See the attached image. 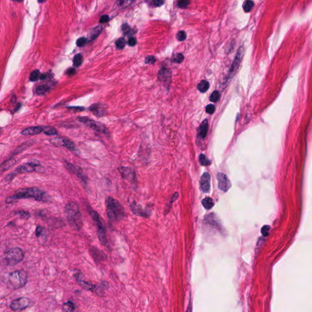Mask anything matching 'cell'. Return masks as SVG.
<instances>
[{"instance_id":"7a4b0ae2","label":"cell","mask_w":312,"mask_h":312,"mask_svg":"<svg viewBox=\"0 0 312 312\" xmlns=\"http://www.w3.org/2000/svg\"><path fill=\"white\" fill-rule=\"evenodd\" d=\"M106 205L107 215L111 223L118 222L124 218L125 209L118 200L109 196L106 199Z\"/></svg>"},{"instance_id":"2e32d148","label":"cell","mask_w":312,"mask_h":312,"mask_svg":"<svg viewBox=\"0 0 312 312\" xmlns=\"http://www.w3.org/2000/svg\"><path fill=\"white\" fill-rule=\"evenodd\" d=\"M90 253L96 263L104 261L107 259V255L105 253L95 247H91L90 248Z\"/></svg>"},{"instance_id":"8fae6325","label":"cell","mask_w":312,"mask_h":312,"mask_svg":"<svg viewBox=\"0 0 312 312\" xmlns=\"http://www.w3.org/2000/svg\"><path fill=\"white\" fill-rule=\"evenodd\" d=\"M118 169L124 179L130 182L131 183H135L136 182V174L135 171L132 168L126 167H119Z\"/></svg>"},{"instance_id":"bcb514c9","label":"cell","mask_w":312,"mask_h":312,"mask_svg":"<svg viewBox=\"0 0 312 312\" xmlns=\"http://www.w3.org/2000/svg\"><path fill=\"white\" fill-rule=\"evenodd\" d=\"M110 20V18L108 15H102L100 19V22L101 23H107Z\"/></svg>"},{"instance_id":"f5cc1de1","label":"cell","mask_w":312,"mask_h":312,"mask_svg":"<svg viewBox=\"0 0 312 312\" xmlns=\"http://www.w3.org/2000/svg\"><path fill=\"white\" fill-rule=\"evenodd\" d=\"M192 305H191V303H189V305H188V307L187 308V312H192Z\"/></svg>"},{"instance_id":"52a82bcc","label":"cell","mask_w":312,"mask_h":312,"mask_svg":"<svg viewBox=\"0 0 312 312\" xmlns=\"http://www.w3.org/2000/svg\"><path fill=\"white\" fill-rule=\"evenodd\" d=\"M78 120L81 121V123H84L85 125H86L90 127L91 129H92L97 132H99L101 133H102L105 135H109V132L107 128L105 125H104L102 123H100L98 121H96L93 120L89 119L87 117H79Z\"/></svg>"},{"instance_id":"74e56055","label":"cell","mask_w":312,"mask_h":312,"mask_svg":"<svg viewBox=\"0 0 312 312\" xmlns=\"http://www.w3.org/2000/svg\"><path fill=\"white\" fill-rule=\"evenodd\" d=\"M132 3V1H118L116 2V5H117L118 8H126Z\"/></svg>"},{"instance_id":"d6986e66","label":"cell","mask_w":312,"mask_h":312,"mask_svg":"<svg viewBox=\"0 0 312 312\" xmlns=\"http://www.w3.org/2000/svg\"><path fill=\"white\" fill-rule=\"evenodd\" d=\"M44 132V128L43 127L40 126H36V127H31L27 128L26 129H24L21 134L23 136H34L37 135L42 132Z\"/></svg>"},{"instance_id":"9a60e30c","label":"cell","mask_w":312,"mask_h":312,"mask_svg":"<svg viewBox=\"0 0 312 312\" xmlns=\"http://www.w3.org/2000/svg\"><path fill=\"white\" fill-rule=\"evenodd\" d=\"M200 188L204 193H209L210 188V176L208 173H204L200 179Z\"/></svg>"},{"instance_id":"8d00e7d4","label":"cell","mask_w":312,"mask_h":312,"mask_svg":"<svg viewBox=\"0 0 312 312\" xmlns=\"http://www.w3.org/2000/svg\"><path fill=\"white\" fill-rule=\"evenodd\" d=\"M116 46L118 49H123L126 46V41L123 38L118 39L117 41L115 42Z\"/></svg>"},{"instance_id":"db71d44e","label":"cell","mask_w":312,"mask_h":312,"mask_svg":"<svg viewBox=\"0 0 312 312\" xmlns=\"http://www.w3.org/2000/svg\"><path fill=\"white\" fill-rule=\"evenodd\" d=\"M46 75L45 74H42V75H40V79H42V80H44V79H46Z\"/></svg>"},{"instance_id":"d590c367","label":"cell","mask_w":312,"mask_h":312,"mask_svg":"<svg viewBox=\"0 0 312 312\" xmlns=\"http://www.w3.org/2000/svg\"><path fill=\"white\" fill-rule=\"evenodd\" d=\"M219 97H220V94L219 93V91L217 90H215L211 94L210 96V100L212 102H216L219 100Z\"/></svg>"},{"instance_id":"cb8c5ba5","label":"cell","mask_w":312,"mask_h":312,"mask_svg":"<svg viewBox=\"0 0 312 312\" xmlns=\"http://www.w3.org/2000/svg\"><path fill=\"white\" fill-rule=\"evenodd\" d=\"M102 27L101 25L98 26L94 28L93 29H92V30H91L90 33L89 35V40H92L96 39L97 37L99 35V34L101 33V32L102 31Z\"/></svg>"},{"instance_id":"ab89813d","label":"cell","mask_w":312,"mask_h":312,"mask_svg":"<svg viewBox=\"0 0 312 312\" xmlns=\"http://www.w3.org/2000/svg\"><path fill=\"white\" fill-rule=\"evenodd\" d=\"M270 230V226L265 225L262 227L261 229V233L264 237H267L269 235Z\"/></svg>"},{"instance_id":"6da1fadb","label":"cell","mask_w":312,"mask_h":312,"mask_svg":"<svg viewBox=\"0 0 312 312\" xmlns=\"http://www.w3.org/2000/svg\"><path fill=\"white\" fill-rule=\"evenodd\" d=\"M65 213L70 228L76 231L80 230L82 228L83 221L78 204L75 202H70L65 206Z\"/></svg>"},{"instance_id":"7c38bea8","label":"cell","mask_w":312,"mask_h":312,"mask_svg":"<svg viewBox=\"0 0 312 312\" xmlns=\"http://www.w3.org/2000/svg\"><path fill=\"white\" fill-rule=\"evenodd\" d=\"M64 165H65V167L68 169L70 172L75 174L79 179H81V181L85 184H87V177L84 174V172L81 168L75 166V165L66 160L64 161Z\"/></svg>"},{"instance_id":"9c48e42d","label":"cell","mask_w":312,"mask_h":312,"mask_svg":"<svg viewBox=\"0 0 312 312\" xmlns=\"http://www.w3.org/2000/svg\"><path fill=\"white\" fill-rule=\"evenodd\" d=\"M51 143L57 147H65L72 152H76V146L71 140L64 137H54L50 140Z\"/></svg>"},{"instance_id":"7bdbcfd3","label":"cell","mask_w":312,"mask_h":312,"mask_svg":"<svg viewBox=\"0 0 312 312\" xmlns=\"http://www.w3.org/2000/svg\"><path fill=\"white\" fill-rule=\"evenodd\" d=\"M215 106L213 105V104H209L205 108L206 112L208 113H210V114L213 113V112H215Z\"/></svg>"},{"instance_id":"f35d334b","label":"cell","mask_w":312,"mask_h":312,"mask_svg":"<svg viewBox=\"0 0 312 312\" xmlns=\"http://www.w3.org/2000/svg\"><path fill=\"white\" fill-rule=\"evenodd\" d=\"M176 38L179 41H183L185 40L187 38V34L185 31L183 30H181L176 35Z\"/></svg>"},{"instance_id":"e575fe53","label":"cell","mask_w":312,"mask_h":312,"mask_svg":"<svg viewBox=\"0 0 312 312\" xmlns=\"http://www.w3.org/2000/svg\"><path fill=\"white\" fill-rule=\"evenodd\" d=\"M199 162L201 164L203 165V166H207V165H209L210 164V161L208 160L206 156L203 154L199 156Z\"/></svg>"},{"instance_id":"60d3db41","label":"cell","mask_w":312,"mask_h":312,"mask_svg":"<svg viewBox=\"0 0 312 312\" xmlns=\"http://www.w3.org/2000/svg\"><path fill=\"white\" fill-rule=\"evenodd\" d=\"M156 62V59L153 56H148L145 58V62L147 64H154Z\"/></svg>"},{"instance_id":"836d02e7","label":"cell","mask_w":312,"mask_h":312,"mask_svg":"<svg viewBox=\"0 0 312 312\" xmlns=\"http://www.w3.org/2000/svg\"><path fill=\"white\" fill-rule=\"evenodd\" d=\"M254 2L252 1H246L243 4V9L244 12H249L254 6Z\"/></svg>"},{"instance_id":"603a6c76","label":"cell","mask_w":312,"mask_h":312,"mask_svg":"<svg viewBox=\"0 0 312 312\" xmlns=\"http://www.w3.org/2000/svg\"><path fill=\"white\" fill-rule=\"evenodd\" d=\"M158 77L160 81H167L171 77V71L167 68H163L158 71Z\"/></svg>"},{"instance_id":"5bb4252c","label":"cell","mask_w":312,"mask_h":312,"mask_svg":"<svg viewBox=\"0 0 312 312\" xmlns=\"http://www.w3.org/2000/svg\"><path fill=\"white\" fill-rule=\"evenodd\" d=\"M217 180L218 182V188L224 192H226L230 188L231 184L227 176L223 173L217 174Z\"/></svg>"},{"instance_id":"d4e9b609","label":"cell","mask_w":312,"mask_h":312,"mask_svg":"<svg viewBox=\"0 0 312 312\" xmlns=\"http://www.w3.org/2000/svg\"><path fill=\"white\" fill-rule=\"evenodd\" d=\"M202 204H203L204 207L207 210L211 209L214 205L213 199L210 197H207L203 199V201H202Z\"/></svg>"},{"instance_id":"ffe728a7","label":"cell","mask_w":312,"mask_h":312,"mask_svg":"<svg viewBox=\"0 0 312 312\" xmlns=\"http://www.w3.org/2000/svg\"><path fill=\"white\" fill-rule=\"evenodd\" d=\"M15 159L12 158L0 164V175L11 168L15 163Z\"/></svg>"},{"instance_id":"4dcf8cb0","label":"cell","mask_w":312,"mask_h":312,"mask_svg":"<svg viewBox=\"0 0 312 312\" xmlns=\"http://www.w3.org/2000/svg\"><path fill=\"white\" fill-rule=\"evenodd\" d=\"M82 56L81 54H77L75 56L73 59V64L76 67H79L81 66L82 63Z\"/></svg>"},{"instance_id":"ac0fdd59","label":"cell","mask_w":312,"mask_h":312,"mask_svg":"<svg viewBox=\"0 0 312 312\" xmlns=\"http://www.w3.org/2000/svg\"><path fill=\"white\" fill-rule=\"evenodd\" d=\"M243 47H241L240 48L239 50H238L236 57L233 62V64H232L231 66V68L230 69V72L229 74V76H230L232 77L234 75V73L235 72L236 70L237 69L238 65H240V63L243 57Z\"/></svg>"},{"instance_id":"e0dca14e","label":"cell","mask_w":312,"mask_h":312,"mask_svg":"<svg viewBox=\"0 0 312 312\" xmlns=\"http://www.w3.org/2000/svg\"><path fill=\"white\" fill-rule=\"evenodd\" d=\"M75 277L76 280H77V282L80 284V285L83 288L91 291H95V290L98 288L97 286L95 285L91 284H89V282H85L81 273L76 274L75 275Z\"/></svg>"},{"instance_id":"7402d4cb","label":"cell","mask_w":312,"mask_h":312,"mask_svg":"<svg viewBox=\"0 0 312 312\" xmlns=\"http://www.w3.org/2000/svg\"><path fill=\"white\" fill-rule=\"evenodd\" d=\"M207 131H208V122L207 120H205L202 122V123L199 126V130H198L199 137L202 140H204L207 136Z\"/></svg>"},{"instance_id":"f1b7e54d","label":"cell","mask_w":312,"mask_h":312,"mask_svg":"<svg viewBox=\"0 0 312 312\" xmlns=\"http://www.w3.org/2000/svg\"><path fill=\"white\" fill-rule=\"evenodd\" d=\"M44 128V132L48 136H54L57 135L58 133L56 129L52 127H43Z\"/></svg>"},{"instance_id":"f907efd6","label":"cell","mask_w":312,"mask_h":312,"mask_svg":"<svg viewBox=\"0 0 312 312\" xmlns=\"http://www.w3.org/2000/svg\"><path fill=\"white\" fill-rule=\"evenodd\" d=\"M16 213L18 214L19 215H21V216L23 215V216H24V217H27V218H28L30 216L29 213H28L26 212H21V211L16 212Z\"/></svg>"},{"instance_id":"1f68e13d","label":"cell","mask_w":312,"mask_h":312,"mask_svg":"<svg viewBox=\"0 0 312 312\" xmlns=\"http://www.w3.org/2000/svg\"><path fill=\"white\" fill-rule=\"evenodd\" d=\"M40 71L39 70H35L34 71H33L31 74H30V81H36L39 80V79H40Z\"/></svg>"},{"instance_id":"c3c4849f","label":"cell","mask_w":312,"mask_h":312,"mask_svg":"<svg viewBox=\"0 0 312 312\" xmlns=\"http://www.w3.org/2000/svg\"><path fill=\"white\" fill-rule=\"evenodd\" d=\"M122 30H123V32L125 34H127L128 33H129V31H130V28H129V26L127 25V24H124L123 25V26H122Z\"/></svg>"},{"instance_id":"30bf717a","label":"cell","mask_w":312,"mask_h":312,"mask_svg":"<svg viewBox=\"0 0 312 312\" xmlns=\"http://www.w3.org/2000/svg\"><path fill=\"white\" fill-rule=\"evenodd\" d=\"M131 210L136 216L148 218L151 215V210L148 209V208L143 209L141 205L137 204L136 201H133L131 204Z\"/></svg>"},{"instance_id":"681fc988","label":"cell","mask_w":312,"mask_h":312,"mask_svg":"<svg viewBox=\"0 0 312 312\" xmlns=\"http://www.w3.org/2000/svg\"><path fill=\"white\" fill-rule=\"evenodd\" d=\"M164 3L163 1H161V0H156V1H152V4H154V6H161Z\"/></svg>"},{"instance_id":"83f0119b","label":"cell","mask_w":312,"mask_h":312,"mask_svg":"<svg viewBox=\"0 0 312 312\" xmlns=\"http://www.w3.org/2000/svg\"><path fill=\"white\" fill-rule=\"evenodd\" d=\"M178 196H179V194L177 192H176L173 195L172 198H171L170 201L169 203H168V205L166 207V208H165V215H167V213H169L171 208V205H172V204L173 203V202L175 201L177 198H178Z\"/></svg>"},{"instance_id":"816d5d0a","label":"cell","mask_w":312,"mask_h":312,"mask_svg":"<svg viewBox=\"0 0 312 312\" xmlns=\"http://www.w3.org/2000/svg\"><path fill=\"white\" fill-rule=\"evenodd\" d=\"M67 75H73L76 73V70L74 68H70L66 71Z\"/></svg>"},{"instance_id":"d6a6232c","label":"cell","mask_w":312,"mask_h":312,"mask_svg":"<svg viewBox=\"0 0 312 312\" xmlns=\"http://www.w3.org/2000/svg\"><path fill=\"white\" fill-rule=\"evenodd\" d=\"M183 59H184V57H183V56L182 54L177 53V54H175L174 55H173V56L172 61L174 63L180 64V63H181L182 62Z\"/></svg>"},{"instance_id":"3957f363","label":"cell","mask_w":312,"mask_h":312,"mask_svg":"<svg viewBox=\"0 0 312 312\" xmlns=\"http://www.w3.org/2000/svg\"><path fill=\"white\" fill-rule=\"evenodd\" d=\"M45 192L37 188H23L17 190L15 193L9 198V201L19 199H34L37 201H45L48 199Z\"/></svg>"},{"instance_id":"ee69618b","label":"cell","mask_w":312,"mask_h":312,"mask_svg":"<svg viewBox=\"0 0 312 312\" xmlns=\"http://www.w3.org/2000/svg\"><path fill=\"white\" fill-rule=\"evenodd\" d=\"M44 228H43L42 227H41V226H38L37 228L36 229V232H35V235L37 237H40L41 235H42V234L44 233Z\"/></svg>"},{"instance_id":"5b68a950","label":"cell","mask_w":312,"mask_h":312,"mask_svg":"<svg viewBox=\"0 0 312 312\" xmlns=\"http://www.w3.org/2000/svg\"><path fill=\"white\" fill-rule=\"evenodd\" d=\"M8 280L10 286L13 288H21L27 283L28 274L23 270L13 271L9 274Z\"/></svg>"},{"instance_id":"44dd1931","label":"cell","mask_w":312,"mask_h":312,"mask_svg":"<svg viewBox=\"0 0 312 312\" xmlns=\"http://www.w3.org/2000/svg\"><path fill=\"white\" fill-rule=\"evenodd\" d=\"M90 110L97 117H102L105 113L104 107H102L100 104H95L91 106L90 107Z\"/></svg>"},{"instance_id":"4316f807","label":"cell","mask_w":312,"mask_h":312,"mask_svg":"<svg viewBox=\"0 0 312 312\" xmlns=\"http://www.w3.org/2000/svg\"><path fill=\"white\" fill-rule=\"evenodd\" d=\"M63 309L65 312H73L75 310V305L72 301H68L64 304Z\"/></svg>"},{"instance_id":"b9f144b4","label":"cell","mask_w":312,"mask_h":312,"mask_svg":"<svg viewBox=\"0 0 312 312\" xmlns=\"http://www.w3.org/2000/svg\"><path fill=\"white\" fill-rule=\"evenodd\" d=\"M87 39L85 37H81V38H79L77 42H76V45L77 46L79 47H81V46H84L85 44H87Z\"/></svg>"},{"instance_id":"484cf974","label":"cell","mask_w":312,"mask_h":312,"mask_svg":"<svg viewBox=\"0 0 312 312\" xmlns=\"http://www.w3.org/2000/svg\"><path fill=\"white\" fill-rule=\"evenodd\" d=\"M198 89L201 93H204L209 90V83L208 81L203 80L201 81L198 85Z\"/></svg>"},{"instance_id":"7dc6e473","label":"cell","mask_w":312,"mask_h":312,"mask_svg":"<svg viewBox=\"0 0 312 312\" xmlns=\"http://www.w3.org/2000/svg\"><path fill=\"white\" fill-rule=\"evenodd\" d=\"M137 44V40L134 37H131L129 38V40H128V45L131 46H135Z\"/></svg>"},{"instance_id":"8992f818","label":"cell","mask_w":312,"mask_h":312,"mask_svg":"<svg viewBox=\"0 0 312 312\" xmlns=\"http://www.w3.org/2000/svg\"><path fill=\"white\" fill-rule=\"evenodd\" d=\"M24 253L19 248H13L8 250L5 254L4 260L7 265L14 266L21 262L24 259Z\"/></svg>"},{"instance_id":"f546056e","label":"cell","mask_w":312,"mask_h":312,"mask_svg":"<svg viewBox=\"0 0 312 312\" xmlns=\"http://www.w3.org/2000/svg\"><path fill=\"white\" fill-rule=\"evenodd\" d=\"M49 90H50V88H49V87H48L47 85H42L37 87V89L36 90V93L40 95H44L48 92Z\"/></svg>"},{"instance_id":"ba28073f","label":"cell","mask_w":312,"mask_h":312,"mask_svg":"<svg viewBox=\"0 0 312 312\" xmlns=\"http://www.w3.org/2000/svg\"><path fill=\"white\" fill-rule=\"evenodd\" d=\"M33 302L30 299L25 297L17 298L10 304V308L12 311H21L26 309L33 305Z\"/></svg>"},{"instance_id":"f6af8a7d","label":"cell","mask_w":312,"mask_h":312,"mask_svg":"<svg viewBox=\"0 0 312 312\" xmlns=\"http://www.w3.org/2000/svg\"><path fill=\"white\" fill-rule=\"evenodd\" d=\"M190 2L188 1H180L177 3V6L181 8H185L189 4Z\"/></svg>"},{"instance_id":"4fadbf2b","label":"cell","mask_w":312,"mask_h":312,"mask_svg":"<svg viewBox=\"0 0 312 312\" xmlns=\"http://www.w3.org/2000/svg\"><path fill=\"white\" fill-rule=\"evenodd\" d=\"M40 169H44V168L41 167L40 165L35 163H28L18 167L17 168L16 171L18 173H31L34 171H38L39 172H41Z\"/></svg>"},{"instance_id":"277c9868","label":"cell","mask_w":312,"mask_h":312,"mask_svg":"<svg viewBox=\"0 0 312 312\" xmlns=\"http://www.w3.org/2000/svg\"><path fill=\"white\" fill-rule=\"evenodd\" d=\"M85 207H86V210L89 214V215L91 217V219H93L95 224L96 225L97 229V235L98 237L99 240L103 246H106L107 244V239L106 234L105 226L104 224L102 219L100 215V214L98 213V212L93 209L90 205L86 204Z\"/></svg>"}]
</instances>
